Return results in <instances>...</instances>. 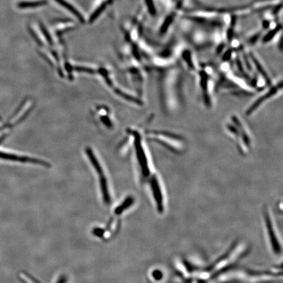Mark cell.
Returning <instances> with one entry per match:
<instances>
[{"label": "cell", "mask_w": 283, "mask_h": 283, "mask_svg": "<svg viewBox=\"0 0 283 283\" xmlns=\"http://www.w3.org/2000/svg\"><path fill=\"white\" fill-rule=\"evenodd\" d=\"M150 183H151L152 191L153 192L154 200L157 206L158 211L162 212L164 209L163 196L157 178L155 177L152 178Z\"/></svg>", "instance_id": "obj_1"}, {"label": "cell", "mask_w": 283, "mask_h": 283, "mask_svg": "<svg viewBox=\"0 0 283 283\" xmlns=\"http://www.w3.org/2000/svg\"><path fill=\"white\" fill-rule=\"evenodd\" d=\"M281 84H282V83H281V81L280 83H278V85L275 86L273 88H271V89H269L267 93H265L263 96L259 97V98L257 99V100L256 101V102L254 103L253 105H251V106L249 107L247 112H246V114L249 116V115L253 114L254 112H256L257 109L261 106V104H263V103H264L265 101H267L266 99H270L271 97L274 96L275 94L278 93L279 90H281V89H279V86L281 85Z\"/></svg>", "instance_id": "obj_2"}, {"label": "cell", "mask_w": 283, "mask_h": 283, "mask_svg": "<svg viewBox=\"0 0 283 283\" xmlns=\"http://www.w3.org/2000/svg\"><path fill=\"white\" fill-rule=\"evenodd\" d=\"M265 222H266L267 227L268 228L269 233V239H270V242L271 245L273 247V249H274L275 253L276 254H279L281 253V247L279 245L278 242H277L276 236H275L274 233V230H273V228L272 225H271V222L270 218H269V214L266 212L265 214Z\"/></svg>", "instance_id": "obj_3"}, {"label": "cell", "mask_w": 283, "mask_h": 283, "mask_svg": "<svg viewBox=\"0 0 283 283\" xmlns=\"http://www.w3.org/2000/svg\"><path fill=\"white\" fill-rule=\"evenodd\" d=\"M103 175V174H102ZM102 175L101 178V191H102V194L103 196V199H104V202L106 204H109L110 203V194H109V190L108 187V184H107V181L106 178L103 177Z\"/></svg>", "instance_id": "obj_4"}, {"label": "cell", "mask_w": 283, "mask_h": 283, "mask_svg": "<svg viewBox=\"0 0 283 283\" xmlns=\"http://www.w3.org/2000/svg\"><path fill=\"white\" fill-rule=\"evenodd\" d=\"M132 204V199H128V200H126V202H125L122 206H120L117 208V209L116 210V214L122 213L123 211H124L126 208H128Z\"/></svg>", "instance_id": "obj_5"}, {"label": "cell", "mask_w": 283, "mask_h": 283, "mask_svg": "<svg viewBox=\"0 0 283 283\" xmlns=\"http://www.w3.org/2000/svg\"><path fill=\"white\" fill-rule=\"evenodd\" d=\"M56 1H57L58 3H60V4L65 7L66 8L69 9V10L71 11L72 13H74V14L77 15V17L81 18V15H79V13H78L74 7L70 6V5L68 4V3H66V1H64V0H56Z\"/></svg>", "instance_id": "obj_6"}, {"label": "cell", "mask_w": 283, "mask_h": 283, "mask_svg": "<svg viewBox=\"0 0 283 283\" xmlns=\"http://www.w3.org/2000/svg\"><path fill=\"white\" fill-rule=\"evenodd\" d=\"M146 1H147L148 5H149L150 12L152 13H155V9H154L153 3H152V0H146Z\"/></svg>", "instance_id": "obj_7"}, {"label": "cell", "mask_w": 283, "mask_h": 283, "mask_svg": "<svg viewBox=\"0 0 283 283\" xmlns=\"http://www.w3.org/2000/svg\"><path fill=\"white\" fill-rule=\"evenodd\" d=\"M66 277H62V278L60 279V281H58V283H66Z\"/></svg>", "instance_id": "obj_8"}, {"label": "cell", "mask_w": 283, "mask_h": 283, "mask_svg": "<svg viewBox=\"0 0 283 283\" xmlns=\"http://www.w3.org/2000/svg\"><path fill=\"white\" fill-rule=\"evenodd\" d=\"M237 130H238V131H237V134H238V135H239V129H238V128H237ZM233 134H235L236 131H233Z\"/></svg>", "instance_id": "obj_9"}]
</instances>
